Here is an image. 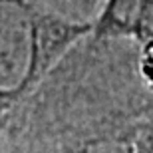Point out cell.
I'll return each mask as SVG.
<instances>
[{
    "label": "cell",
    "instance_id": "4",
    "mask_svg": "<svg viewBox=\"0 0 153 153\" xmlns=\"http://www.w3.org/2000/svg\"><path fill=\"white\" fill-rule=\"evenodd\" d=\"M141 72H143V76H145V79L153 85V42L151 44H145V48H143Z\"/></svg>",
    "mask_w": 153,
    "mask_h": 153
},
{
    "label": "cell",
    "instance_id": "1",
    "mask_svg": "<svg viewBox=\"0 0 153 153\" xmlns=\"http://www.w3.org/2000/svg\"><path fill=\"white\" fill-rule=\"evenodd\" d=\"M94 30L90 22H76L54 10H36L32 8V48L26 76L16 90H12L6 100H18L32 91L42 82L54 64L68 52L76 40Z\"/></svg>",
    "mask_w": 153,
    "mask_h": 153
},
{
    "label": "cell",
    "instance_id": "3",
    "mask_svg": "<svg viewBox=\"0 0 153 153\" xmlns=\"http://www.w3.org/2000/svg\"><path fill=\"white\" fill-rule=\"evenodd\" d=\"M97 36H131L141 44L153 42V0H105L94 22Z\"/></svg>",
    "mask_w": 153,
    "mask_h": 153
},
{
    "label": "cell",
    "instance_id": "2",
    "mask_svg": "<svg viewBox=\"0 0 153 153\" xmlns=\"http://www.w3.org/2000/svg\"><path fill=\"white\" fill-rule=\"evenodd\" d=\"M32 48V8L0 0V97L16 90L26 76Z\"/></svg>",
    "mask_w": 153,
    "mask_h": 153
},
{
    "label": "cell",
    "instance_id": "5",
    "mask_svg": "<svg viewBox=\"0 0 153 153\" xmlns=\"http://www.w3.org/2000/svg\"><path fill=\"white\" fill-rule=\"evenodd\" d=\"M96 153H127L123 147H105L102 151H96Z\"/></svg>",
    "mask_w": 153,
    "mask_h": 153
}]
</instances>
